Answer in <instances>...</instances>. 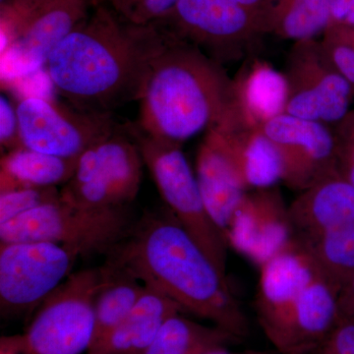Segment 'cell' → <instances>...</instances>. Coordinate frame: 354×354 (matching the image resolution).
Listing matches in <instances>:
<instances>
[{"label":"cell","mask_w":354,"mask_h":354,"mask_svg":"<svg viewBox=\"0 0 354 354\" xmlns=\"http://www.w3.org/2000/svg\"><path fill=\"white\" fill-rule=\"evenodd\" d=\"M262 128L278 147L285 171L283 183L290 189L301 192L339 171L330 125L283 113Z\"/></svg>","instance_id":"5bb4252c"},{"label":"cell","mask_w":354,"mask_h":354,"mask_svg":"<svg viewBox=\"0 0 354 354\" xmlns=\"http://www.w3.org/2000/svg\"><path fill=\"white\" fill-rule=\"evenodd\" d=\"M155 24L223 65L245 57L265 36L258 20L235 0H179Z\"/></svg>","instance_id":"30bf717a"},{"label":"cell","mask_w":354,"mask_h":354,"mask_svg":"<svg viewBox=\"0 0 354 354\" xmlns=\"http://www.w3.org/2000/svg\"><path fill=\"white\" fill-rule=\"evenodd\" d=\"M143 157L127 124L88 148L75 172L60 189L64 202L79 208L128 209L138 195Z\"/></svg>","instance_id":"52a82bcc"},{"label":"cell","mask_w":354,"mask_h":354,"mask_svg":"<svg viewBox=\"0 0 354 354\" xmlns=\"http://www.w3.org/2000/svg\"><path fill=\"white\" fill-rule=\"evenodd\" d=\"M283 74L285 113L333 127L351 111L353 90L326 57L320 39L293 43Z\"/></svg>","instance_id":"4fadbf2b"},{"label":"cell","mask_w":354,"mask_h":354,"mask_svg":"<svg viewBox=\"0 0 354 354\" xmlns=\"http://www.w3.org/2000/svg\"><path fill=\"white\" fill-rule=\"evenodd\" d=\"M339 317L354 319V276L339 295Z\"/></svg>","instance_id":"836d02e7"},{"label":"cell","mask_w":354,"mask_h":354,"mask_svg":"<svg viewBox=\"0 0 354 354\" xmlns=\"http://www.w3.org/2000/svg\"><path fill=\"white\" fill-rule=\"evenodd\" d=\"M326 57L348 83L354 95V43L344 28L333 26L320 38Z\"/></svg>","instance_id":"4316f807"},{"label":"cell","mask_w":354,"mask_h":354,"mask_svg":"<svg viewBox=\"0 0 354 354\" xmlns=\"http://www.w3.org/2000/svg\"><path fill=\"white\" fill-rule=\"evenodd\" d=\"M41 0H6L1 7L12 10L14 12L23 13L37 6Z\"/></svg>","instance_id":"d590c367"},{"label":"cell","mask_w":354,"mask_h":354,"mask_svg":"<svg viewBox=\"0 0 354 354\" xmlns=\"http://www.w3.org/2000/svg\"><path fill=\"white\" fill-rule=\"evenodd\" d=\"M78 257L68 247L50 242L0 243L1 315L38 307L69 276Z\"/></svg>","instance_id":"7c38bea8"},{"label":"cell","mask_w":354,"mask_h":354,"mask_svg":"<svg viewBox=\"0 0 354 354\" xmlns=\"http://www.w3.org/2000/svg\"><path fill=\"white\" fill-rule=\"evenodd\" d=\"M57 187H23L0 194V225L44 205L59 201Z\"/></svg>","instance_id":"484cf974"},{"label":"cell","mask_w":354,"mask_h":354,"mask_svg":"<svg viewBox=\"0 0 354 354\" xmlns=\"http://www.w3.org/2000/svg\"><path fill=\"white\" fill-rule=\"evenodd\" d=\"M292 236L306 239L354 223V186L341 171L300 192L288 207Z\"/></svg>","instance_id":"e0dca14e"},{"label":"cell","mask_w":354,"mask_h":354,"mask_svg":"<svg viewBox=\"0 0 354 354\" xmlns=\"http://www.w3.org/2000/svg\"><path fill=\"white\" fill-rule=\"evenodd\" d=\"M78 158L48 155L19 147L1 158V193L23 187H57L68 183Z\"/></svg>","instance_id":"44dd1931"},{"label":"cell","mask_w":354,"mask_h":354,"mask_svg":"<svg viewBox=\"0 0 354 354\" xmlns=\"http://www.w3.org/2000/svg\"><path fill=\"white\" fill-rule=\"evenodd\" d=\"M90 0H41L24 13L1 9V84L46 67L53 51L87 19Z\"/></svg>","instance_id":"9c48e42d"},{"label":"cell","mask_w":354,"mask_h":354,"mask_svg":"<svg viewBox=\"0 0 354 354\" xmlns=\"http://www.w3.org/2000/svg\"><path fill=\"white\" fill-rule=\"evenodd\" d=\"M164 39L158 26L132 24L100 3L53 51L46 73L71 106L113 113L139 101L149 65Z\"/></svg>","instance_id":"6da1fadb"},{"label":"cell","mask_w":354,"mask_h":354,"mask_svg":"<svg viewBox=\"0 0 354 354\" xmlns=\"http://www.w3.org/2000/svg\"><path fill=\"white\" fill-rule=\"evenodd\" d=\"M203 354H279L276 349H246L242 351H232L227 346H221Z\"/></svg>","instance_id":"8d00e7d4"},{"label":"cell","mask_w":354,"mask_h":354,"mask_svg":"<svg viewBox=\"0 0 354 354\" xmlns=\"http://www.w3.org/2000/svg\"><path fill=\"white\" fill-rule=\"evenodd\" d=\"M111 267L70 274L39 305L24 335L27 354H81L92 346L95 302L108 283Z\"/></svg>","instance_id":"8992f818"},{"label":"cell","mask_w":354,"mask_h":354,"mask_svg":"<svg viewBox=\"0 0 354 354\" xmlns=\"http://www.w3.org/2000/svg\"><path fill=\"white\" fill-rule=\"evenodd\" d=\"M339 169L354 165V109L333 125Z\"/></svg>","instance_id":"f1b7e54d"},{"label":"cell","mask_w":354,"mask_h":354,"mask_svg":"<svg viewBox=\"0 0 354 354\" xmlns=\"http://www.w3.org/2000/svg\"><path fill=\"white\" fill-rule=\"evenodd\" d=\"M127 127L171 213L218 272L227 277V241L209 216L183 146L153 138L135 124Z\"/></svg>","instance_id":"277c9868"},{"label":"cell","mask_w":354,"mask_h":354,"mask_svg":"<svg viewBox=\"0 0 354 354\" xmlns=\"http://www.w3.org/2000/svg\"><path fill=\"white\" fill-rule=\"evenodd\" d=\"M339 27H342V26H339ZM344 29V31H346V34H348V36L349 38L353 39V41L354 43V28H349V27H342Z\"/></svg>","instance_id":"f35d334b"},{"label":"cell","mask_w":354,"mask_h":354,"mask_svg":"<svg viewBox=\"0 0 354 354\" xmlns=\"http://www.w3.org/2000/svg\"><path fill=\"white\" fill-rule=\"evenodd\" d=\"M88 354H95V353H88Z\"/></svg>","instance_id":"60d3db41"},{"label":"cell","mask_w":354,"mask_h":354,"mask_svg":"<svg viewBox=\"0 0 354 354\" xmlns=\"http://www.w3.org/2000/svg\"><path fill=\"white\" fill-rule=\"evenodd\" d=\"M235 1L246 9L249 13L252 14L262 26L265 35H267L266 28H267V21L271 10L272 0H235Z\"/></svg>","instance_id":"d6a6232c"},{"label":"cell","mask_w":354,"mask_h":354,"mask_svg":"<svg viewBox=\"0 0 354 354\" xmlns=\"http://www.w3.org/2000/svg\"><path fill=\"white\" fill-rule=\"evenodd\" d=\"M186 314L180 305L164 293L146 286L144 295L108 339L88 353L145 354L167 319Z\"/></svg>","instance_id":"ffe728a7"},{"label":"cell","mask_w":354,"mask_h":354,"mask_svg":"<svg viewBox=\"0 0 354 354\" xmlns=\"http://www.w3.org/2000/svg\"><path fill=\"white\" fill-rule=\"evenodd\" d=\"M132 225L128 209H82L60 199L0 225V243L44 241L68 247L79 256L109 254Z\"/></svg>","instance_id":"ba28073f"},{"label":"cell","mask_w":354,"mask_h":354,"mask_svg":"<svg viewBox=\"0 0 354 354\" xmlns=\"http://www.w3.org/2000/svg\"><path fill=\"white\" fill-rule=\"evenodd\" d=\"M106 263L111 267V276L95 299V332L90 349L108 339L146 290V285L124 268L109 260Z\"/></svg>","instance_id":"7402d4cb"},{"label":"cell","mask_w":354,"mask_h":354,"mask_svg":"<svg viewBox=\"0 0 354 354\" xmlns=\"http://www.w3.org/2000/svg\"><path fill=\"white\" fill-rule=\"evenodd\" d=\"M326 279L293 236L260 266L256 314L277 351L306 320Z\"/></svg>","instance_id":"5b68a950"},{"label":"cell","mask_w":354,"mask_h":354,"mask_svg":"<svg viewBox=\"0 0 354 354\" xmlns=\"http://www.w3.org/2000/svg\"><path fill=\"white\" fill-rule=\"evenodd\" d=\"M90 2L92 6H97V4L101 3V0H90Z\"/></svg>","instance_id":"ab89813d"},{"label":"cell","mask_w":354,"mask_h":354,"mask_svg":"<svg viewBox=\"0 0 354 354\" xmlns=\"http://www.w3.org/2000/svg\"><path fill=\"white\" fill-rule=\"evenodd\" d=\"M295 239L323 276L341 292L354 276V223L315 236Z\"/></svg>","instance_id":"d4e9b609"},{"label":"cell","mask_w":354,"mask_h":354,"mask_svg":"<svg viewBox=\"0 0 354 354\" xmlns=\"http://www.w3.org/2000/svg\"><path fill=\"white\" fill-rule=\"evenodd\" d=\"M330 27L328 0H272L266 32L295 43L320 39Z\"/></svg>","instance_id":"cb8c5ba5"},{"label":"cell","mask_w":354,"mask_h":354,"mask_svg":"<svg viewBox=\"0 0 354 354\" xmlns=\"http://www.w3.org/2000/svg\"><path fill=\"white\" fill-rule=\"evenodd\" d=\"M144 285L164 293L185 313L248 337V319L223 276L174 215L145 214L108 254Z\"/></svg>","instance_id":"7a4b0ae2"},{"label":"cell","mask_w":354,"mask_h":354,"mask_svg":"<svg viewBox=\"0 0 354 354\" xmlns=\"http://www.w3.org/2000/svg\"><path fill=\"white\" fill-rule=\"evenodd\" d=\"M339 171L354 186V165L342 169Z\"/></svg>","instance_id":"74e56055"},{"label":"cell","mask_w":354,"mask_h":354,"mask_svg":"<svg viewBox=\"0 0 354 354\" xmlns=\"http://www.w3.org/2000/svg\"><path fill=\"white\" fill-rule=\"evenodd\" d=\"M183 315L176 314L165 321L145 354H203L242 342L215 325H202Z\"/></svg>","instance_id":"603a6c76"},{"label":"cell","mask_w":354,"mask_h":354,"mask_svg":"<svg viewBox=\"0 0 354 354\" xmlns=\"http://www.w3.org/2000/svg\"><path fill=\"white\" fill-rule=\"evenodd\" d=\"M234 80V104L232 113L249 125L262 127L285 113L288 85L283 72L267 62L251 60Z\"/></svg>","instance_id":"d6986e66"},{"label":"cell","mask_w":354,"mask_h":354,"mask_svg":"<svg viewBox=\"0 0 354 354\" xmlns=\"http://www.w3.org/2000/svg\"><path fill=\"white\" fill-rule=\"evenodd\" d=\"M330 14V27L354 28V0H328Z\"/></svg>","instance_id":"1f68e13d"},{"label":"cell","mask_w":354,"mask_h":354,"mask_svg":"<svg viewBox=\"0 0 354 354\" xmlns=\"http://www.w3.org/2000/svg\"><path fill=\"white\" fill-rule=\"evenodd\" d=\"M0 354H26L22 335L2 337L0 339Z\"/></svg>","instance_id":"e575fe53"},{"label":"cell","mask_w":354,"mask_h":354,"mask_svg":"<svg viewBox=\"0 0 354 354\" xmlns=\"http://www.w3.org/2000/svg\"><path fill=\"white\" fill-rule=\"evenodd\" d=\"M215 127L227 142L247 190L268 189L283 183V158L262 127L247 124L228 113Z\"/></svg>","instance_id":"ac0fdd59"},{"label":"cell","mask_w":354,"mask_h":354,"mask_svg":"<svg viewBox=\"0 0 354 354\" xmlns=\"http://www.w3.org/2000/svg\"><path fill=\"white\" fill-rule=\"evenodd\" d=\"M22 147L66 158H79L120 124L113 113H95L30 95L16 104Z\"/></svg>","instance_id":"8fae6325"},{"label":"cell","mask_w":354,"mask_h":354,"mask_svg":"<svg viewBox=\"0 0 354 354\" xmlns=\"http://www.w3.org/2000/svg\"><path fill=\"white\" fill-rule=\"evenodd\" d=\"M196 177L209 216L227 239L228 227L249 191L218 128L209 130L200 144Z\"/></svg>","instance_id":"2e32d148"},{"label":"cell","mask_w":354,"mask_h":354,"mask_svg":"<svg viewBox=\"0 0 354 354\" xmlns=\"http://www.w3.org/2000/svg\"><path fill=\"white\" fill-rule=\"evenodd\" d=\"M162 30L164 41L144 79L135 125L153 138L183 146L230 113L234 80L195 44Z\"/></svg>","instance_id":"3957f363"},{"label":"cell","mask_w":354,"mask_h":354,"mask_svg":"<svg viewBox=\"0 0 354 354\" xmlns=\"http://www.w3.org/2000/svg\"><path fill=\"white\" fill-rule=\"evenodd\" d=\"M179 0H129L115 11L134 25L155 24L174 10Z\"/></svg>","instance_id":"83f0119b"},{"label":"cell","mask_w":354,"mask_h":354,"mask_svg":"<svg viewBox=\"0 0 354 354\" xmlns=\"http://www.w3.org/2000/svg\"><path fill=\"white\" fill-rule=\"evenodd\" d=\"M316 354H354V319L339 317Z\"/></svg>","instance_id":"f546056e"},{"label":"cell","mask_w":354,"mask_h":354,"mask_svg":"<svg viewBox=\"0 0 354 354\" xmlns=\"http://www.w3.org/2000/svg\"><path fill=\"white\" fill-rule=\"evenodd\" d=\"M291 237L288 207L274 187L247 192L227 232L228 245L259 266Z\"/></svg>","instance_id":"9a60e30c"},{"label":"cell","mask_w":354,"mask_h":354,"mask_svg":"<svg viewBox=\"0 0 354 354\" xmlns=\"http://www.w3.org/2000/svg\"><path fill=\"white\" fill-rule=\"evenodd\" d=\"M0 144L9 151L22 147L16 104L4 94L0 95Z\"/></svg>","instance_id":"4dcf8cb0"}]
</instances>
